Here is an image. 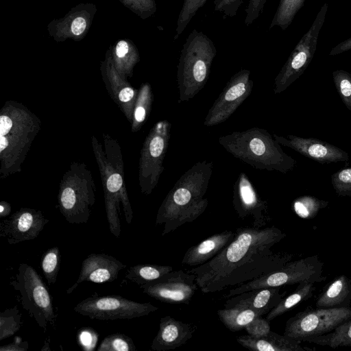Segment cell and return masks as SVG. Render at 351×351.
I'll return each mask as SVG.
<instances>
[{"label":"cell","instance_id":"34","mask_svg":"<svg viewBox=\"0 0 351 351\" xmlns=\"http://www.w3.org/2000/svg\"><path fill=\"white\" fill-rule=\"evenodd\" d=\"M332 78L343 103L351 111V73L338 69L333 71Z\"/></svg>","mask_w":351,"mask_h":351},{"label":"cell","instance_id":"1","mask_svg":"<svg viewBox=\"0 0 351 351\" xmlns=\"http://www.w3.org/2000/svg\"><path fill=\"white\" fill-rule=\"evenodd\" d=\"M286 234L279 228H239L233 241L208 262L186 271L196 276L204 293L239 286L278 270L293 255L274 252L273 247Z\"/></svg>","mask_w":351,"mask_h":351},{"label":"cell","instance_id":"43","mask_svg":"<svg viewBox=\"0 0 351 351\" xmlns=\"http://www.w3.org/2000/svg\"><path fill=\"white\" fill-rule=\"evenodd\" d=\"M134 95V90L130 87H125L119 93V99L121 101L127 102L131 100Z\"/></svg>","mask_w":351,"mask_h":351},{"label":"cell","instance_id":"22","mask_svg":"<svg viewBox=\"0 0 351 351\" xmlns=\"http://www.w3.org/2000/svg\"><path fill=\"white\" fill-rule=\"evenodd\" d=\"M351 304V278L343 274L329 282L318 296L317 308L348 307Z\"/></svg>","mask_w":351,"mask_h":351},{"label":"cell","instance_id":"40","mask_svg":"<svg viewBox=\"0 0 351 351\" xmlns=\"http://www.w3.org/2000/svg\"><path fill=\"white\" fill-rule=\"evenodd\" d=\"M267 0H250L245 9L246 16L244 20L245 25L249 26L256 20L263 12Z\"/></svg>","mask_w":351,"mask_h":351},{"label":"cell","instance_id":"6","mask_svg":"<svg viewBox=\"0 0 351 351\" xmlns=\"http://www.w3.org/2000/svg\"><path fill=\"white\" fill-rule=\"evenodd\" d=\"M324 263L318 255L289 261L281 268L232 289L227 294L232 297L255 289L291 285L300 282H319L323 276Z\"/></svg>","mask_w":351,"mask_h":351},{"label":"cell","instance_id":"5","mask_svg":"<svg viewBox=\"0 0 351 351\" xmlns=\"http://www.w3.org/2000/svg\"><path fill=\"white\" fill-rule=\"evenodd\" d=\"M10 285L20 293L21 303L37 324L46 330L56 315L49 290L40 276L27 263H20Z\"/></svg>","mask_w":351,"mask_h":351},{"label":"cell","instance_id":"18","mask_svg":"<svg viewBox=\"0 0 351 351\" xmlns=\"http://www.w3.org/2000/svg\"><path fill=\"white\" fill-rule=\"evenodd\" d=\"M196 326L177 320L170 315L160 318L159 330L151 344V350L167 351L184 345L193 335Z\"/></svg>","mask_w":351,"mask_h":351},{"label":"cell","instance_id":"27","mask_svg":"<svg viewBox=\"0 0 351 351\" xmlns=\"http://www.w3.org/2000/svg\"><path fill=\"white\" fill-rule=\"evenodd\" d=\"M304 341L332 348L351 346V318L341 323L332 331L308 338Z\"/></svg>","mask_w":351,"mask_h":351},{"label":"cell","instance_id":"30","mask_svg":"<svg viewBox=\"0 0 351 351\" xmlns=\"http://www.w3.org/2000/svg\"><path fill=\"white\" fill-rule=\"evenodd\" d=\"M60 261L61 254L57 246L48 249L42 255L40 266L49 285H52L56 282Z\"/></svg>","mask_w":351,"mask_h":351},{"label":"cell","instance_id":"44","mask_svg":"<svg viewBox=\"0 0 351 351\" xmlns=\"http://www.w3.org/2000/svg\"><path fill=\"white\" fill-rule=\"evenodd\" d=\"M10 206L7 202H1L0 205V217L4 218L10 213Z\"/></svg>","mask_w":351,"mask_h":351},{"label":"cell","instance_id":"41","mask_svg":"<svg viewBox=\"0 0 351 351\" xmlns=\"http://www.w3.org/2000/svg\"><path fill=\"white\" fill-rule=\"evenodd\" d=\"M28 346L27 341H22L19 337H15L12 343L1 346L0 351H27Z\"/></svg>","mask_w":351,"mask_h":351},{"label":"cell","instance_id":"14","mask_svg":"<svg viewBox=\"0 0 351 351\" xmlns=\"http://www.w3.org/2000/svg\"><path fill=\"white\" fill-rule=\"evenodd\" d=\"M49 221L39 210L21 208L1 222L0 236L11 245L33 240Z\"/></svg>","mask_w":351,"mask_h":351},{"label":"cell","instance_id":"8","mask_svg":"<svg viewBox=\"0 0 351 351\" xmlns=\"http://www.w3.org/2000/svg\"><path fill=\"white\" fill-rule=\"evenodd\" d=\"M74 311L93 319H130L147 315L158 309L149 302H138L121 295L100 296L95 293L77 304Z\"/></svg>","mask_w":351,"mask_h":351},{"label":"cell","instance_id":"29","mask_svg":"<svg viewBox=\"0 0 351 351\" xmlns=\"http://www.w3.org/2000/svg\"><path fill=\"white\" fill-rule=\"evenodd\" d=\"M328 201L319 199L314 196L304 195L294 199L292 204L295 213L302 219L314 218L319 211L326 208Z\"/></svg>","mask_w":351,"mask_h":351},{"label":"cell","instance_id":"2","mask_svg":"<svg viewBox=\"0 0 351 351\" xmlns=\"http://www.w3.org/2000/svg\"><path fill=\"white\" fill-rule=\"evenodd\" d=\"M213 169L212 161L197 162L177 180L157 213L156 225L164 224L162 236L193 221L206 210L208 201L204 197Z\"/></svg>","mask_w":351,"mask_h":351},{"label":"cell","instance_id":"12","mask_svg":"<svg viewBox=\"0 0 351 351\" xmlns=\"http://www.w3.org/2000/svg\"><path fill=\"white\" fill-rule=\"evenodd\" d=\"M171 126L167 120L158 122L146 142L142 169L145 179L143 191L147 194L156 186L163 171L162 162L168 148Z\"/></svg>","mask_w":351,"mask_h":351},{"label":"cell","instance_id":"36","mask_svg":"<svg viewBox=\"0 0 351 351\" xmlns=\"http://www.w3.org/2000/svg\"><path fill=\"white\" fill-rule=\"evenodd\" d=\"M126 8L142 19L152 16L157 10L155 0H119Z\"/></svg>","mask_w":351,"mask_h":351},{"label":"cell","instance_id":"17","mask_svg":"<svg viewBox=\"0 0 351 351\" xmlns=\"http://www.w3.org/2000/svg\"><path fill=\"white\" fill-rule=\"evenodd\" d=\"M125 267V265L112 256L91 253L82 261L78 278L66 292L71 293L85 281L95 283L112 282L117 279L119 272Z\"/></svg>","mask_w":351,"mask_h":351},{"label":"cell","instance_id":"26","mask_svg":"<svg viewBox=\"0 0 351 351\" xmlns=\"http://www.w3.org/2000/svg\"><path fill=\"white\" fill-rule=\"evenodd\" d=\"M173 270L169 265L138 264L127 270L125 278L141 286L156 280Z\"/></svg>","mask_w":351,"mask_h":351},{"label":"cell","instance_id":"37","mask_svg":"<svg viewBox=\"0 0 351 351\" xmlns=\"http://www.w3.org/2000/svg\"><path fill=\"white\" fill-rule=\"evenodd\" d=\"M244 329L250 336L256 338L263 337L271 331L269 322L262 316L254 318Z\"/></svg>","mask_w":351,"mask_h":351},{"label":"cell","instance_id":"31","mask_svg":"<svg viewBox=\"0 0 351 351\" xmlns=\"http://www.w3.org/2000/svg\"><path fill=\"white\" fill-rule=\"evenodd\" d=\"M21 317L17 306L0 313V341L13 336L19 330L22 325Z\"/></svg>","mask_w":351,"mask_h":351},{"label":"cell","instance_id":"7","mask_svg":"<svg viewBox=\"0 0 351 351\" xmlns=\"http://www.w3.org/2000/svg\"><path fill=\"white\" fill-rule=\"evenodd\" d=\"M328 7L326 3L322 6L312 25L298 43L276 77L274 94H279L285 91L303 74L313 60Z\"/></svg>","mask_w":351,"mask_h":351},{"label":"cell","instance_id":"42","mask_svg":"<svg viewBox=\"0 0 351 351\" xmlns=\"http://www.w3.org/2000/svg\"><path fill=\"white\" fill-rule=\"evenodd\" d=\"M351 50V38L345 40L343 42H341L338 45H337L335 47H334L330 52V56H335L338 55L339 53H342L343 52H346L347 51Z\"/></svg>","mask_w":351,"mask_h":351},{"label":"cell","instance_id":"39","mask_svg":"<svg viewBox=\"0 0 351 351\" xmlns=\"http://www.w3.org/2000/svg\"><path fill=\"white\" fill-rule=\"evenodd\" d=\"M243 0H215L214 10L223 14V18L235 16Z\"/></svg>","mask_w":351,"mask_h":351},{"label":"cell","instance_id":"15","mask_svg":"<svg viewBox=\"0 0 351 351\" xmlns=\"http://www.w3.org/2000/svg\"><path fill=\"white\" fill-rule=\"evenodd\" d=\"M96 11L93 3L79 4L62 18L50 22L47 26L49 34L57 42L69 38L80 40L87 34Z\"/></svg>","mask_w":351,"mask_h":351},{"label":"cell","instance_id":"28","mask_svg":"<svg viewBox=\"0 0 351 351\" xmlns=\"http://www.w3.org/2000/svg\"><path fill=\"white\" fill-rule=\"evenodd\" d=\"M306 0H280L278 8L271 20L269 29L275 26L285 30L293 22L296 14Z\"/></svg>","mask_w":351,"mask_h":351},{"label":"cell","instance_id":"33","mask_svg":"<svg viewBox=\"0 0 351 351\" xmlns=\"http://www.w3.org/2000/svg\"><path fill=\"white\" fill-rule=\"evenodd\" d=\"M133 340L122 333L106 336L100 343L97 351H135Z\"/></svg>","mask_w":351,"mask_h":351},{"label":"cell","instance_id":"4","mask_svg":"<svg viewBox=\"0 0 351 351\" xmlns=\"http://www.w3.org/2000/svg\"><path fill=\"white\" fill-rule=\"evenodd\" d=\"M216 55L212 40L194 29L182 46L178 64L179 103L188 101L204 87Z\"/></svg>","mask_w":351,"mask_h":351},{"label":"cell","instance_id":"10","mask_svg":"<svg viewBox=\"0 0 351 351\" xmlns=\"http://www.w3.org/2000/svg\"><path fill=\"white\" fill-rule=\"evenodd\" d=\"M250 74L249 70L243 69L231 77L208 111L204 121L205 126L226 121L250 96L254 84Z\"/></svg>","mask_w":351,"mask_h":351},{"label":"cell","instance_id":"21","mask_svg":"<svg viewBox=\"0 0 351 351\" xmlns=\"http://www.w3.org/2000/svg\"><path fill=\"white\" fill-rule=\"evenodd\" d=\"M237 341L243 347L254 351H312L302 347V341L285 335L270 331L261 337H253L248 334L237 337Z\"/></svg>","mask_w":351,"mask_h":351},{"label":"cell","instance_id":"3","mask_svg":"<svg viewBox=\"0 0 351 351\" xmlns=\"http://www.w3.org/2000/svg\"><path fill=\"white\" fill-rule=\"evenodd\" d=\"M219 143L234 158L253 168L287 173L296 160L285 153L273 135L263 128H252L221 136Z\"/></svg>","mask_w":351,"mask_h":351},{"label":"cell","instance_id":"32","mask_svg":"<svg viewBox=\"0 0 351 351\" xmlns=\"http://www.w3.org/2000/svg\"><path fill=\"white\" fill-rule=\"evenodd\" d=\"M208 0H184L182 9L177 20L176 35L174 39L184 32L188 24L199 8L204 6Z\"/></svg>","mask_w":351,"mask_h":351},{"label":"cell","instance_id":"24","mask_svg":"<svg viewBox=\"0 0 351 351\" xmlns=\"http://www.w3.org/2000/svg\"><path fill=\"white\" fill-rule=\"evenodd\" d=\"M110 49L114 66L119 72L131 71L139 60L138 49L130 39L118 40Z\"/></svg>","mask_w":351,"mask_h":351},{"label":"cell","instance_id":"23","mask_svg":"<svg viewBox=\"0 0 351 351\" xmlns=\"http://www.w3.org/2000/svg\"><path fill=\"white\" fill-rule=\"evenodd\" d=\"M217 313L222 324L232 332L244 329L254 318L265 315L262 311L247 307L225 308L218 310Z\"/></svg>","mask_w":351,"mask_h":351},{"label":"cell","instance_id":"25","mask_svg":"<svg viewBox=\"0 0 351 351\" xmlns=\"http://www.w3.org/2000/svg\"><path fill=\"white\" fill-rule=\"evenodd\" d=\"M314 284L307 282L299 283L296 290L293 293L285 297L276 306L267 314L266 319L270 322L285 313L298 304L311 298L315 289Z\"/></svg>","mask_w":351,"mask_h":351},{"label":"cell","instance_id":"35","mask_svg":"<svg viewBox=\"0 0 351 351\" xmlns=\"http://www.w3.org/2000/svg\"><path fill=\"white\" fill-rule=\"evenodd\" d=\"M331 182L338 195L351 197V167L333 173L331 176Z\"/></svg>","mask_w":351,"mask_h":351},{"label":"cell","instance_id":"11","mask_svg":"<svg viewBox=\"0 0 351 351\" xmlns=\"http://www.w3.org/2000/svg\"><path fill=\"white\" fill-rule=\"evenodd\" d=\"M195 278L193 274L173 270L140 288L144 293L162 302L188 304L198 288Z\"/></svg>","mask_w":351,"mask_h":351},{"label":"cell","instance_id":"38","mask_svg":"<svg viewBox=\"0 0 351 351\" xmlns=\"http://www.w3.org/2000/svg\"><path fill=\"white\" fill-rule=\"evenodd\" d=\"M141 104L137 106L134 111V118L138 123H143L147 116V108L152 103V94L148 84L143 86L141 97Z\"/></svg>","mask_w":351,"mask_h":351},{"label":"cell","instance_id":"9","mask_svg":"<svg viewBox=\"0 0 351 351\" xmlns=\"http://www.w3.org/2000/svg\"><path fill=\"white\" fill-rule=\"evenodd\" d=\"M351 318V307L308 308L290 317L286 323L285 335L304 341L305 339L332 331Z\"/></svg>","mask_w":351,"mask_h":351},{"label":"cell","instance_id":"20","mask_svg":"<svg viewBox=\"0 0 351 351\" xmlns=\"http://www.w3.org/2000/svg\"><path fill=\"white\" fill-rule=\"evenodd\" d=\"M236 231L226 230L215 234L189 247L185 252L182 265L199 266L211 260L234 239Z\"/></svg>","mask_w":351,"mask_h":351},{"label":"cell","instance_id":"16","mask_svg":"<svg viewBox=\"0 0 351 351\" xmlns=\"http://www.w3.org/2000/svg\"><path fill=\"white\" fill-rule=\"evenodd\" d=\"M272 135L280 145L321 164L347 162L349 159L346 152L320 139L302 138L293 134L287 135V138L275 134Z\"/></svg>","mask_w":351,"mask_h":351},{"label":"cell","instance_id":"13","mask_svg":"<svg viewBox=\"0 0 351 351\" xmlns=\"http://www.w3.org/2000/svg\"><path fill=\"white\" fill-rule=\"evenodd\" d=\"M232 203L239 217H251L254 228H262L270 220L267 202L258 195L245 173H241L234 182Z\"/></svg>","mask_w":351,"mask_h":351},{"label":"cell","instance_id":"19","mask_svg":"<svg viewBox=\"0 0 351 351\" xmlns=\"http://www.w3.org/2000/svg\"><path fill=\"white\" fill-rule=\"evenodd\" d=\"M280 287L255 289L230 297L226 301V308L247 307L267 314L285 298L286 292L280 293Z\"/></svg>","mask_w":351,"mask_h":351}]
</instances>
